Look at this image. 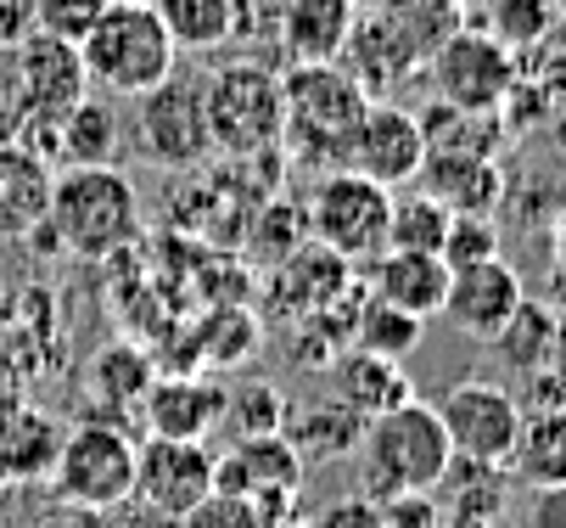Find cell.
I'll return each mask as SVG.
<instances>
[{"instance_id":"6da1fadb","label":"cell","mask_w":566,"mask_h":528,"mask_svg":"<svg viewBox=\"0 0 566 528\" xmlns=\"http://www.w3.org/2000/svg\"><path fill=\"white\" fill-rule=\"evenodd\" d=\"M45 225L62 253L113 259L140 237V191L118 164H67L51 175Z\"/></svg>"},{"instance_id":"7a4b0ae2","label":"cell","mask_w":566,"mask_h":528,"mask_svg":"<svg viewBox=\"0 0 566 528\" xmlns=\"http://www.w3.org/2000/svg\"><path fill=\"white\" fill-rule=\"evenodd\" d=\"M376 96L354 80L343 62H286L281 68V146H292L297 164H332L343 169V153Z\"/></svg>"},{"instance_id":"3957f363","label":"cell","mask_w":566,"mask_h":528,"mask_svg":"<svg viewBox=\"0 0 566 528\" xmlns=\"http://www.w3.org/2000/svg\"><path fill=\"white\" fill-rule=\"evenodd\" d=\"M354 456H359L365 495L387 500V495H432L454 462V449H449V433L438 422V405L403 400V405L365 422V438Z\"/></svg>"},{"instance_id":"277c9868","label":"cell","mask_w":566,"mask_h":528,"mask_svg":"<svg viewBox=\"0 0 566 528\" xmlns=\"http://www.w3.org/2000/svg\"><path fill=\"white\" fill-rule=\"evenodd\" d=\"M78 56H85L91 91L129 96V102L146 96L151 85H164L180 68V51H175L169 29L157 23L151 0H107V12L78 40Z\"/></svg>"},{"instance_id":"5b68a950","label":"cell","mask_w":566,"mask_h":528,"mask_svg":"<svg viewBox=\"0 0 566 528\" xmlns=\"http://www.w3.org/2000/svg\"><path fill=\"white\" fill-rule=\"evenodd\" d=\"M202 118H208V141L213 153L230 158H275L281 153V73L259 56L241 62H219L202 80Z\"/></svg>"},{"instance_id":"8992f818","label":"cell","mask_w":566,"mask_h":528,"mask_svg":"<svg viewBox=\"0 0 566 528\" xmlns=\"http://www.w3.org/2000/svg\"><path fill=\"white\" fill-rule=\"evenodd\" d=\"M427 73H432L438 102L454 113H471V118H494L522 85L516 51H505L489 29H449L432 45Z\"/></svg>"},{"instance_id":"52a82bcc","label":"cell","mask_w":566,"mask_h":528,"mask_svg":"<svg viewBox=\"0 0 566 528\" xmlns=\"http://www.w3.org/2000/svg\"><path fill=\"white\" fill-rule=\"evenodd\" d=\"M387 208H392L387 186H376L354 169H332L308 191L303 225H308L314 248L337 253L343 265H365L387 248Z\"/></svg>"},{"instance_id":"ba28073f","label":"cell","mask_w":566,"mask_h":528,"mask_svg":"<svg viewBox=\"0 0 566 528\" xmlns=\"http://www.w3.org/2000/svg\"><path fill=\"white\" fill-rule=\"evenodd\" d=\"M51 484L73 511H113L135 489V444L113 422H78L56 438Z\"/></svg>"},{"instance_id":"9c48e42d","label":"cell","mask_w":566,"mask_h":528,"mask_svg":"<svg viewBox=\"0 0 566 528\" xmlns=\"http://www.w3.org/2000/svg\"><path fill=\"white\" fill-rule=\"evenodd\" d=\"M135 153L157 169H197L213 153L202 118V80L175 68L164 85L135 96Z\"/></svg>"},{"instance_id":"30bf717a","label":"cell","mask_w":566,"mask_h":528,"mask_svg":"<svg viewBox=\"0 0 566 528\" xmlns=\"http://www.w3.org/2000/svg\"><path fill=\"white\" fill-rule=\"evenodd\" d=\"M438 422L449 433L454 462H476V467H505L511 444L522 433V405L511 389L482 383V376H465L438 400Z\"/></svg>"},{"instance_id":"8fae6325","label":"cell","mask_w":566,"mask_h":528,"mask_svg":"<svg viewBox=\"0 0 566 528\" xmlns=\"http://www.w3.org/2000/svg\"><path fill=\"white\" fill-rule=\"evenodd\" d=\"M208 495H213V456L202 449V438H157V433H146V444H135V489H129V500L140 511L180 522Z\"/></svg>"},{"instance_id":"7c38bea8","label":"cell","mask_w":566,"mask_h":528,"mask_svg":"<svg viewBox=\"0 0 566 528\" xmlns=\"http://www.w3.org/2000/svg\"><path fill=\"white\" fill-rule=\"evenodd\" d=\"M303 484V456L286 433H259V438H235L230 456H213V489L248 500L259 517L292 511Z\"/></svg>"},{"instance_id":"4fadbf2b","label":"cell","mask_w":566,"mask_h":528,"mask_svg":"<svg viewBox=\"0 0 566 528\" xmlns=\"http://www.w3.org/2000/svg\"><path fill=\"white\" fill-rule=\"evenodd\" d=\"M421 164H427L421 113L398 107V102H370L354 141H348V153H343V169H354L387 191H403V186H416Z\"/></svg>"},{"instance_id":"5bb4252c","label":"cell","mask_w":566,"mask_h":528,"mask_svg":"<svg viewBox=\"0 0 566 528\" xmlns=\"http://www.w3.org/2000/svg\"><path fill=\"white\" fill-rule=\"evenodd\" d=\"M522 304H527L522 276H516L505 259H482V265L449 270V292H443V310H438V315H443L460 338L494 343Z\"/></svg>"},{"instance_id":"9a60e30c","label":"cell","mask_w":566,"mask_h":528,"mask_svg":"<svg viewBox=\"0 0 566 528\" xmlns=\"http://www.w3.org/2000/svg\"><path fill=\"white\" fill-rule=\"evenodd\" d=\"M140 411H146V433L157 438H208L224 422V383H213L202 371L151 376V389L140 394Z\"/></svg>"},{"instance_id":"2e32d148","label":"cell","mask_w":566,"mask_h":528,"mask_svg":"<svg viewBox=\"0 0 566 528\" xmlns=\"http://www.w3.org/2000/svg\"><path fill=\"white\" fill-rule=\"evenodd\" d=\"M359 23V0H286L275 45L286 62H343Z\"/></svg>"},{"instance_id":"e0dca14e","label":"cell","mask_w":566,"mask_h":528,"mask_svg":"<svg viewBox=\"0 0 566 528\" xmlns=\"http://www.w3.org/2000/svg\"><path fill=\"white\" fill-rule=\"evenodd\" d=\"M370 298L381 304L416 315V321H432L443 310V292H449V265L438 253H410V248H381L370 259V281H365Z\"/></svg>"},{"instance_id":"ac0fdd59","label":"cell","mask_w":566,"mask_h":528,"mask_svg":"<svg viewBox=\"0 0 566 528\" xmlns=\"http://www.w3.org/2000/svg\"><path fill=\"white\" fill-rule=\"evenodd\" d=\"M421 191H432L449 214H494L505 197V180L489 153H465V146H427Z\"/></svg>"},{"instance_id":"d6986e66","label":"cell","mask_w":566,"mask_h":528,"mask_svg":"<svg viewBox=\"0 0 566 528\" xmlns=\"http://www.w3.org/2000/svg\"><path fill=\"white\" fill-rule=\"evenodd\" d=\"M51 158L23 141H0V237L29 242L51 208Z\"/></svg>"},{"instance_id":"ffe728a7","label":"cell","mask_w":566,"mask_h":528,"mask_svg":"<svg viewBox=\"0 0 566 528\" xmlns=\"http://www.w3.org/2000/svg\"><path fill=\"white\" fill-rule=\"evenodd\" d=\"M326 371H332V400L348 405L365 422L403 405V400H416L410 376H403V360H381L370 349H343V354L326 360Z\"/></svg>"},{"instance_id":"44dd1931","label":"cell","mask_w":566,"mask_h":528,"mask_svg":"<svg viewBox=\"0 0 566 528\" xmlns=\"http://www.w3.org/2000/svg\"><path fill=\"white\" fill-rule=\"evenodd\" d=\"M505 473L527 489H549L566 484V405L549 411H522V433L511 444Z\"/></svg>"},{"instance_id":"7402d4cb","label":"cell","mask_w":566,"mask_h":528,"mask_svg":"<svg viewBox=\"0 0 566 528\" xmlns=\"http://www.w3.org/2000/svg\"><path fill=\"white\" fill-rule=\"evenodd\" d=\"M51 153H62L67 164H113V153H118V113H113V102L96 96V91L85 102H73L56 118Z\"/></svg>"},{"instance_id":"603a6c76","label":"cell","mask_w":566,"mask_h":528,"mask_svg":"<svg viewBox=\"0 0 566 528\" xmlns=\"http://www.w3.org/2000/svg\"><path fill=\"white\" fill-rule=\"evenodd\" d=\"M157 23L169 29L175 51H224L235 34V12L230 0H151Z\"/></svg>"},{"instance_id":"cb8c5ba5","label":"cell","mask_w":566,"mask_h":528,"mask_svg":"<svg viewBox=\"0 0 566 528\" xmlns=\"http://www.w3.org/2000/svg\"><path fill=\"white\" fill-rule=\"evenodd\" d=\"M421 332H427V321H416V315H403V310L381 304V298H370V292L359 298L354 327H348L354 349H370V354H381V360H410L416 343H421Z\"/></svg>"},{"instance_id":"d4e9b609","label":"cell","mask_w":566,"mask_h":528,"mask_svg":"<svg viewBox=\"0 0 566 528\" xmlns=\"http://www.w3.org/2000/svg\"><path fill=\"white\" fill-rule=\"evenodd\" d=\"M449 231V208L432 191H392L387 208V248H410V253H438Z\"/></svg>"},{"instance_id":"484cf974","label":"cell","mask_w":566,"mask_h":528,"mask_svg":"<svg viewBox=\"0 0 566 528\" xmlns=\"http://www.w3.org/2000/svg\"><path fill=\"white\" fill-rule=\"evenodd\" d=\"M292 422V444H297V456H354L359 438H365V416H354L348 405H314L303 416H286Z\"/></svg>"},{"instance_id":"4316f807","label":"cell","mask_w":566,"mask_h":528,"mask_svg":"<svg viewBox=\"0 0 566 528\" xmlns=\"http://www.w3.org/2000/svg\"><path fill=\"white\" fill-rule=\"evenodd\" d=\"M555 0H482V29L505 51H533L555 29Z\"/></svg>"},{"instance_id":"83f0119b","label":"cell","mask_w":566,"mask_h":528,"mask_svg":"<svg viewBox=\"0 0 566 528\" xmlns=\"http://www.w3.org/2000/svg\"><path fill=\"white\" fill-rule=\"evenodd\" d=\"M494 349L516 365V371H544V365H555V310H544V304H527L511 315V327L494 338Z\"/></svg>"},{"instance_id":"f1b7e54d","label":"cell","mask_w":566,"mask_h":528,"mask_svg":"<svg viewBox=\"0 0 566 528\" xmlns=\"http://www.w3.org/2000/svg\"><path fill=\"white\" fill-rule=\"evenodd\" d=\"M224 416L235 422L241 438H259V433H281L286 427V400L275 383H241L235 394L224 389Z\"/></svg>"},{"instance_id":"f546056e","label":"cell","mask_w":566,"mask_h":528,"mask_svg":"<svg viewBox=\"0 0 566 528\" xmlns=\"http://www.w3.org/2000/svg\"><path fill=\"white\" fill-rule=\"evenodd\" d=\"M438 259H443L449 270H465V265H482V259H500L494 214H449V231H443Z\"/></svg>"},{"instance_id":"4dcf8cb0","label":"cell","mask_w":566,"mask_h":528,"mask_svg":"<svg viewBox=\"0 0 566 528\" xmlns=\"http://www.w3.org/2000/svg\"><path fill=\"white\" fill-rule=\"evenodd\" d=\"M29 7H34V29L78 45L91 34V23L107 12V0H29Z\"/></svg>"},{"instance_id":"1f68e13d","label":"cell","mask_w":566,"mask_h":528,"mask_svg":"<svg viewBox=\"0 0 566 528\" xmlns=\"http://www.w3.org/2000/svg\"><path fill=\"white\" fill-rule=\"evenodd\" d=\"M180 528H264V517L248 506V500H235V495H208V500H197L186 517H180Z\"/></svg>"},{"instance_id":"d6a6232c","label":"cell","mask_w":566,"mask_h":528,"mask_svg":"<svg viewBox=\"0 0 566 528\" xmlns=\"http://www.w3.org/2000/svg\"><path fill=\"white\" fill-rule=\"evenodd\" d=\"M281 7L286 0H230L235 12V34L230 40H248V45H275V29H281Z\"/></svg>"},{"instance_id":"836d02e7","label":"cell","mask_w":566,"mask_h":528,"mask_svg":"<svg viewBox=\"0 0 566 528\" xmlns=\"http://www.w3.org/2000/svg\"><path fill=\"white\" fill-rule=\"evenodd\" d=\"M376 511H381V528H438L443 522L432 495H387L376 500Z\"/></svg>"},{"instance_id":"e575fe53","label":"cell","mask_w":566,"mask_h":528,"mask_svg":"<svg viewBox=\"0 0 566 528\" xmlns=\"http://www.w3.org/2000/svg\"><path fill=\"white\" fill-rule=\"evenodd\" d=\"M308 528H381L376 500H337L332 511H319Z\"/></svg>"},{"instance_id":"d590c367","label":"cell","mask_w":566,"mask_h":528,"mask_svg":"<svg viewBox=\"0 0 566 528\" xmlns=\"http://www.w3.org/2000/svg\"><path fill=\"white\" fill-rule=\"evenodd\" d=\"M527 528H566V484L527 495Z\"/></svg>"},{"instance_id":"8d00e7d4","label":"cell","mask_w":566,"mask_h":528,"mask_svg":"<svg viewBox=\"0 0 566 528\" xmlns=\"http://www.w3.org/2000/svg\"><path fill=\"white\" fill-rule=\"evenodd\" d=\"M29 29H34V7H29V0H0V51H12Z\"/></svg>"},{"instance_id":"74e56055","label":"cell","mask_w":566,"mask_h":528,"mask_svg":"<svg viewBox=\"0 0 566 528\" xmlns=\"http://www.w3.org/2000/svg\"><path fill=\"white\" fill-rule=\"evenodd\" d=\"M12 130H18V102H12V85L0 80V141H12Z\"/></svg>"},{"instance_id":"f35d334b","label":"cell","mask_w":566,"mask_h":528,"mask_svg":"<svg viewBox=\"0 0 566 528\" xmlns=\"http://www.w3.org/2000/svg\"><path fill=\"white\" fill-rule=\"evenodd\" d=\"M555 276L566 281V219L555 225Z\"/></svg>"},{"instance_id":"ab89813d","label":"cell","mask_w":566,"mask_h":528,"mask_svg":"<svg viewBox=\"0 0 566 528\" xmlns=\"http://www.w3.org/2000/svg\"><path fill=\"white\" fill-rule=\"evenodd\" d=\"M555 365L566 371V315H555Z\"/></svg>"},{"instance_id":"60d3db41","label":"cell","mask_w":566,"mask_h":528,"mask_svg":"<svg viewBox=\"0 0 566 528\" xmlns=\"http://www.w3.org/2000/svg\"><path fill=\"white\" fill-rule=\"evenodd\" d=\"M438 528H443V522H438Z\"/></svg>"}]
</instances>
